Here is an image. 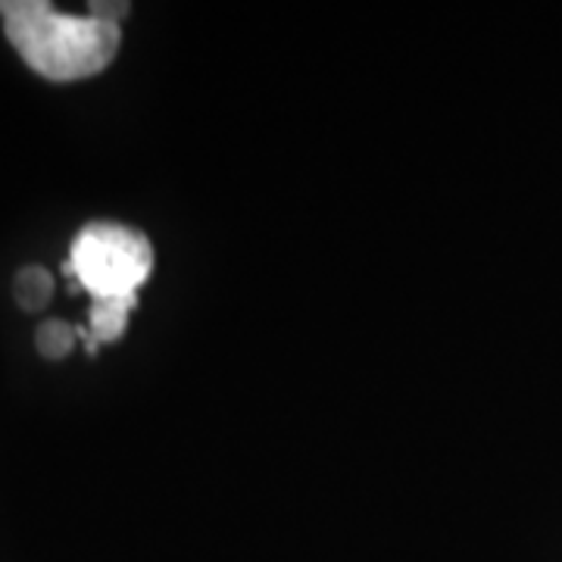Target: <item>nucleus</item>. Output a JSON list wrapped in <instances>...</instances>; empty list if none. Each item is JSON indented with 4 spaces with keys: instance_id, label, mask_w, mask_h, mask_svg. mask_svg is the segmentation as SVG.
<instances>
[{
    "instance_id": "nucleus-2",
    "label": "nucleus",
    "mask_w": 562,
    "mask_h": 562,
    "mask_svg": "<svg viewBox=\"0 0 562 562\" xmlns=\"http://www.w3.org/2000/svg\"><path fill=\"white\" fill-rule=\"evenodd\" d=\"M66 272L94 297H138V288L154 272V247L147 235L122 222H91L76 241Z\"/></svg>"
},
{
    "instance_id": "nucleus-3",
    "label": "nucleus",
    "mask_w": 562,
    "mask_h": 562,
    "mask_svg": "<svg viewBox=\"0 0 562 562\" xmlns=\"http://www.w3.org/2000/svg\"><path fill=\"white\" fill-rule=\"evenodd\" d=\"M138 297H103L91 303V331H79V338L94 353L101 344L120 341L122 331L128 328V316L135 310Z\"/></svg>"
},
{
    "instance_id": "nucleus-4",
    "label": "nucleus",
    "mask_w": 562,
    "mask_h": 562,
    "mask_svg": "<svg viewBox=\"0 0 562 562\" xmlns=\"http://www.w3.org/2000/svg\"><path fill=\"white\" fill-rule=\"evenodd\" d=\"M13 294H16V303H20L22 310L38 313L54 297V279H50V272L44 266H25V269L16 272Z\"/></svg>"
},
{
    "instance_id": "nucleus-1",
    "label": "nucleus",
    "mask_w": 562,
    "mask_h": 562,
    "mask_svg": "<svg viewBox=\"0 0 562 562\" xmlns=\"http://www.w3.org/2000/svg\"><path fill=\"white\" fill-rule=\"evenodd\" d=\"M0 16L25 66L50 81L91 79L120 54V25L91 13L69 16L44 0H7Z\"/></svg>"
},
{
    "instance_id": "nucleus-5",
    "label": "nucleus",
    "mask_w": 562,
    "mask_h": 562,
    "mask_svg": "<svg viewBox=\"0 0 562 562\" xmlns=\"http://www.w3.org/2000/svg\"><path fill=\"white\" fill-rule=\"evenodd\" d=\"M76 341H79V331L63 319L41 322L38 331H35V344H38V353L44 360H63V357H69Z\"/></svg>"
}]
</instances>
